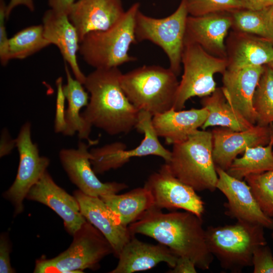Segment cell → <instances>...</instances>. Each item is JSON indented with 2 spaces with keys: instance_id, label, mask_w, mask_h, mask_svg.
Here are the masks:
<instances>
[{
  "instance_id": "36",
  "label": "cell",
  "mask_w": 273,
  "mask_h": 273,
  "mask_svg": "<svg viewBox=\"0 0 273 273\" xmlns=\"http://www.w3.org/2000/svg\"><path fill=\"white\" fill-rule=\"evenodd\" d=\"M7 6L4 0H0V60L3 66H6L9 57V40L5 22L7 20Z\"/></svg>"
},
{
  "instance_id": "42",
  "label": "cell",
  "mask_w": 273,
  "mask_h": 273,
  "mask_svg": "<svg viewBox=\"0 0 273 273\" xmlns=\"http://www.w3.org/2000/svg\"><path fill=\"white\" fill-rule=\"evenodd\" d=\"M247 9H262L273 6V0H240Z\"/></svg>"
},
{
  "instance_id": "22",
  "label": "cell",
  "mask_w": 273,
  "mask_h": 273,
  "mask_svg": "<svg viewBox=\"0 0 273 273\" xmlns=\"http://www.w3.org/2000/svg\"><path fill=\"white\" fill-rule=\"evenodd\" d=\"M42 20L44 37L50 44L58 48L75 79L84 84L86 76L80 70L77 61L80 40L77 30L68 15L50 9L44 13Z\"/></svg>"
},
{
  "instance_id": "14",
  "label": "cell",
  "mask_w": 273,
  "mask_h": 273,
  "mask_svg": "<svg viewBox=\"0 0 273 273\" xmlns=\"http://www.w3.org/2000/svg\"><path fill=\"white\" fill-rule=\"evenodd\" d=\"M218 175L216 189L226 197L225 214L237 221L259 224L273 230V218L260 209L248 185L216 167Z\"/></svg>"
},
{
  "instance_id": "32",
  "label": "cell",
  "mask_w": 273,
  "mask_h": 273,
  "mask_svg": "<svg viewBox=\"0 0 273 273\" xmlns=\"http://www.w3.org/2000/svg\"><path fill=\"white\" fill-rule=\"evenodd\" d=\"M261 210L273 218V170L244 178Z\"/></svg>"
},
{
  "instance_id": "10",
  "label": "cell",
  "mask_w": 273,
  "mask_h": 273,
  "mask_svg": "<svg viewBox=\"0 0 273 273\" xmlns=\"http://www.w3.org/2000/svg\"><path fill=\"white\" fill-rule=\"evenodd\" d=\"M153 115L149 112L139 111L135 128L144 134L141 143L135 148L126 150L125 144L116 142L102 147L93 148L89 152L92 156L90 162L96 174H103L111 169L121 167L133 157L149 155L157 156L168 163L171 152L160 143L152 123Z\"/></svg>"
},
{
  "instance_id": "9",
  "label": "cell",
  "mask_w": 273,
  "mask_h": 273,
  "mask_svg": "<svg viewBox=\"0 0 273 273\" xmlns=\"http://www.w3.org/2000/svg\"><path fill=\"white\" fill-rule=\"evenodd\" d=\"M189 15L186 1L181 0L175 11L167 17H152L140 10L135 18L134 31L136 41H150L161 48L168 58L169 68L177 76L181 70Z\"/></svg>"
},
{
  "instance_id": "8",
  "label": "cell",
  "mask_w": 273,
  "mask_h": 273,
  "mask_svg": "<svg viewBox=\"0 0 273 273\" xmlns=\"http://www.w3.org/2000/svg\"><path fill=\"white\" fill-rule=\"evenodd\" d=\"M183 73L173 107L179 111L191 98H203L216 89L214 75L227 69V61L213 56L198 44L185 42L181 56Z\"/></svg>"
},
{
  "instance_id": "27",
  "label": "cell",
  "mask_w": 273,
  "mask_h": 273,
  "mask_svg": "<svg viewBox=\"0 0 273 273\" xmlns=\"http://www.w3.org/2000/svg\"><path fill=\"white\" fill-rule=\"evenodd\" d=\"M100 198L126 226L137 220L144 212L154 206L153 196L144 186L122 194L106 195Z\"/></svg>"
},
{
  "instance_id": "39",
  "label": "cell",
  "mask_w": 273,
  "mask_h": 273,
  "mask_svg": "<svg viewBox=\"0 0 273 273\" xmlns=\"http://www.w3.org/2000/svg\"><path fill=\"white\" fill-rule=\"evenodd\" d=\"M16 147V139H13L10 135L7 129L4 128L1 133L0 143L1 158L10 154Z\"/></svg>"
},
{
  "instance_id": "30",
  "label": "cell",
  "mask_w": 273,
  "mask_h": 273,
  "mask_svg": "<svg viewBox=\"0 0 273 273\" xmlns=\"http://www.w3.org/2000/svg\"><path fill=\"white\" fill-rule=\"evenodd\" d=\"M42 25H33L18 31L9 40V57L24 59L49 46Z\"/></svg>"
},
{
  "instance_id": "31",
  "label": "cell",
  "mask_w": 273,
  "mask_h": 273,
  "mask_svg": "<svg viewBox=\"0 0 273 273\" xmlns=\"http://www.w3.org/2000/svg\"><path fill=\"white\" fill-rule=\"evenodd\" d=\"M256 88L253 106L256 115V124L268 126L273 124V70L267 65Z\"/></svg>"
},
{
  "instance_id": "21",
  "label": "cell",
  "mask_w": 273,
  "mask_h": 273,
  "mask_svg": "<svg viewBox=\"0 0 273 273\" xmlns=\"http://www.w3.org/2000/svg\"><path fill=\"white\" fill-rule=\"evenodd\" d=\"M263 66L248 67L236 71L226 69L222 74L221 87L226 99L239 113L254 125L257 118L253 98Z\"/></svg>"
},
{
  "instance_id": "6",
  "label": "cell",
  "mask_w": 273,
  "mask_h": 273,
  "mask_svg": "<svg viewBox=\"0 0 273 273\" xmlns=\"http://www.w3.org/2000/svg\"><path fill=\"white\" fill-rule=\"evenodd\" d=\"M264 229L259 224L240 221L234 224L209 226L205 230L206 243L222 268L239 273L252 266L254 251L267 244Z\"/></svg>"
},
{
  "instance_id": "5",
  "label": "cell",
  "mask_w": 273,
  "mask_h": 273,
  "mask_svg": "<svg viewBox=\"0 0 273 273\" xmlns=\"http://www.w3.org/2000/svg\"><path fill=\"white\" fill-rule=\"evenodd\" d=\"M177 77L169 67L144 65L122 74L120 82L130 103L153 116L173 108L179 82Z\"/></svg>"
},
{
  "instance_id": "45",
  "label": "cell",
  "mask_w": 273,
  "mask_h": 273,
  "mask_svg": "<svg viewBox=\"0 0 273 273\" xmlns=\"http://www.w3.org/2000/svg\"><path fill=\"white\" fill-rule=\"evenodd\" d=\"M271 237L273 240V231L272 232L271 234Z\"/></svg>"
},
{
  "instance_id": "7",
  "label": "cell",
  "mask_w": 273,
  "mask_h": 273,
  "mask_svg": "<svg viewBox=\"0 0 273 273\" xmlns=\"http://www.w3.org/2000/svg\"><path fill=\"white\" fill-rule=\"evenodd\" d=\"M68 248L51 259L36 261L34 273H80L85 269H96L106 256L114 253L109 242L86 220L73 235Z\"/></svg>"
},
{
  "instance_id": "41",
  "label": "cell",
  "mask_w": 273,
  "mask_h": 273,
  "mask_svg": "<svg viewBox=\"0 0 273 273\" xmlns=\"http://www.w3.org/2000/svg\"><path fill=\"white\" fill-rule=\"evenodd\" d=\"M21 5L26 7L31 12L35 10L33 0H10L7 6V19L9 18L13 10L16 7Z\"/></svg>"
},
{
  "instance_id": "1",
  "label": "cell",
  "mask_w": 273,
  "mask_h": 273,
  "mask_svg": "<svg viewBox=\"0 0 273 273\" xmlns=\"http://www.w3.org/2000/svg\"><path fill=\"white\" fill-rule=\"evenodd\" d=\"M128 228L132 235L140 234L152 238L177 256L190 258L200 269H208L213 260L206 243L202 217L193 212L163 213L152 207Z\"/></svg>"
},
{
  "instance_id": "44",
  "label": "cell",
  "mask_w": 273,
  "mask_h": 273,
  "mask_svg": "<svg viewBox=\"0 0 273 273\" xmlns=\"http://www.w3.org/2000/svg\"><path fill=\"white\" fill-rule=\"evenodd\" d=\"M271 128H272V134H271V139L272 141V153H273V124H271Z\"/></svg>"
},
{
  "instance_id": "11",
  "label": "cell",
  "mask_w": 273,
  "mask_h": 273,
  "mask_svg": "<svg viewBox=\"0 0 273 273\" xmlns=\"http://www.w3.org/2000/svg\"><path fill=\"white\" fill-rule=\"evenodd\" d=\"M16 139L19 163L15 179L3 194L14 208V215L24 210L23 201L31 187L42 177L50 159L39 155L37 145L31 139V124L27 121L21 127Z\"/></svg>"
},
{
  "instance_id": "40",
  "label": "cell",
  "mask_w": 273,
  "mask_h": 273,
  "mask_svg": "<svg viewBox=\"0 0 273 273\" xmlns=\"http://www.w3.org/2000/svg\"><path fill=\"white\" fill-rule=\"evenodd\" d=\"M76 1V0H48V4L53 10L68 15L71 8Z\"/></svg>"
},
{
  "instance_id": "18",
  "label": "cell",
  "mask_w": 273,
  "mask_h": 273,
  "mask_svg": "<svg viewBox=\"0 0 273 273\" xmlns=\"http://www.w3.org/2000/svg\"><path fill=\"white\" fill-rule=\"evenodd\" d=\"M73 195L77 200L81 214L96 227L109 242L117 258L132 235L128 228L122 224L119 217L100 197L88 196L79 190Z\"/></svg>"
},
{
  "instance_id": "15",
  "label": "cell",
  "mask_w": 273,
  "mask_h": 273,
  "mask_svg": "<svg viewBox=\"0 0 273 273\" xmlns=\"http://www.w3.org/2000/svg\"><path fill=\"white\" fill-rule=\"evenodd\" d=\"M212 156L214 164L226 171L237 156L248 147L266 146L271 138V124H257L242 131L219 127L213 129Z\"/></svg>"
},
{
  "instance_id": "20",
  "label": "cell",
  "mask_w": 273,
  "mask_h": 273,
  "mask_svg": "<svg viewBox=\"0 0 273 273\" xmlns=\"http://www.w3.org/2000/svg\"><path fill=\"white\" fill-rule=\"evenodd\" d=\"M225 44L228 70L263 66L273 58V43L252 34L232 29Z\"/></svg>"
},
{
  "instance_id": "35",
  "label": "cell",
  "mask_w": 273,
  "mask_h": 273,
  "mask_svg": "<svg viewBox=\"0 0 273 273\" xmlns=\"http://www.w3.org/2000/svg\"><path fill=\"white\" fill-rule=\"evenodd\" d=\"M57 97L54 119V130L56 133L64 134L66 129L65 120V96L63 90V79L58 77L56 81Z\"/></svg>"
},
{
  "instance_id": "34",
  "label": "cell",
  "mask_w": 273,
  "mask_h": 273,
  "mask_svg": "<svg viewBox=\"0 0 273 273\" xmlns=\"http://www.w3.org/2000/svg\"><path fill=\"white\" fill-rule=\"evenodd\" d=\"M254 273H273V255L267 244L259 246L252 257Z\"/></svg>"
},
{
  "instance_id": "13",
  "label": "cell",
  "mask_w": 273,
  "mask_h": 273,
  "mask_svg": "<svg viewBox=\"0 0 273 273\" xmlns=\"http://www.w3.org/2000/svg\"><path fill=\"white\" fill-rule=\"evenodd\" d=\"M90 145L79 141L76 149L64 148L60 151V161L71 182L82 193L93 197L118 194L127 189L128 186L123 183H103L99 179L92 167Z\"/></svg>"
},
{
  "instance_id": "12",
  "label": "cell",
  "mask_w": 273,
  "mask_h": 273,
  "mask_svg": "<svg viewBox=\"0 0 273 273\" xmlns=\"http://www.w3.org/2000/svg\"><path fill=\"white\" fill-rule=\"evenodd\" d=\"M144 187L151 193L153 207L157 209H180L200 217L204 212V202L201 197L192 187L176 178L166 163L149 176Z\"/></svg>"
},
{
  "instance_id": "43",
  "label": "cell",
  "mask_w": 273,
  "mask_h": 273,
  "mask_svg": "<svg viewBox=\"0 0 273 273\" xmlns=\"http://www.w3.org/2000/svg\"><path fill=\"white\" fill-rule=\"evenodd\" d=\"M267 65L270 68L273 70V58L272 60L267 64Z\"/></svg>"
},
{
  "instance_id": "3",
  "label": "cell",
  "mask_w": 273,
  "mask_h": 273,
  "mask_svg": "<svg viewBox=\"0 0 273 273\" xmlns=\"http://www.w3.org/2000/svg\"><path fill=\"white\" fill-rule=\"evenodd\" d=\"M140 4H133L122 17L109 28L86 34L80 42L79 52L85 62L95 69L118 67L136 58L129 54L138 42L135 21Z\"/></svg>"
},
{
  "instance_id": "24",
  "label": "cell",
  "mask_w": 273,
  "mask_h": 273,
  "mask_svg": "<svg viewBox=\"0 0 273 273\" xmlns=\"http://www.w3.org/2000/svg\"><path fill=\"white\" fill-rule=\"evenodd\" d=\"M207 110L202 107L188 110L174 109L152 117V123L158 136L165 139L167 144L181 142L202 127L207 116Z\"/></svg>"
},
{
  "instance_id": "28",
  "label": "cell",
  "mask_w": 273,
  "mask_h": 273,
  "mask_svg": "<svg viewBox=\"0 0 273 273\" xmlns=\"http://www.w3.org/2000/svg\"><path fill=\"white\" fill-rule=\"evenodd\" d=\"M240 158H235L226 172L242 180L247 176L273 170L272 141L266 146L247 148Z\"/></svg>"
},
{
  "instance_id": "33",
  "label": "cell",
  "mask_w": 273,
  "mask_h": 273,
  "mask_svg": "<svg viewBox=\"0 0 273 273\" xmlns=\"http://www.w3.org/2000/svg\"><path fill=\"white\" fill-rule=\"evenodd\" d=\"M189 15L199 16L208 14L247 9L240 0H186Z\"/></svg>"
},
{
  "instance_id": "38",
  "label": "cell",
  "mask_w": 273,
  "mask_h": 273,
  "mask_svg": "<svg viewBox=\"0 0 273 273\" xmlns=\"http://www.w3.org/2000/svg\"><path fill=\"white\" fill-rule=\"evenodd\" d=\"M196 266L190 258L178 257L175 265L168 272L170 273H196Z\"/></svg>"
},
{
  "instance_id": "37",
  "label": "cell",
  "mask_w": 273,
  "mask_h": 273,
  "mask_svg": "<svg viewBox=\"0 0 273 273\" xmlns=\"http://www.w3.org/2000/svg\"><path fill=\"white\" fill-rule=\"evenodd\" d=\"M11 247L6 233L2 234L0 238V272L14 273L10 261Z\"/></svg>"
},
{
  "instance_id": "17",
  "label": "cell",
  "mask_w": 273,
  "mask_h": 273,
  "mask_svg": "<svg viewBox=\"0 0 273 273\" xmlns=\"http://www.w3.org/2000/svg\"><path fill=\"white\" fill-rule=\"evenodd\" d=\"M232 26V17L229 12L189 15L184 43L198 44L209 54L226 59L225 39Z\"/></svg>"
},
{
  "instance_id": "2",
  "label": "cell",
  "mask_w": 273,
  "mask_h": 273,
  "mask_svg": "<svg viewBox=\"0 0 273 273\" xmlns=\"http://www.w3.org/2000/svg\"><path fill=\"white\" fill-rule=\"evenodd\" d=\"M122 74L118 67L95 69L83 84L90 97L82 116L92 126L112 135L135 128L139 113L121 87Z\"/></svg>"
},
{
  "instance_id": "29",
  "label": "cell",
  "mask_w": 273,
  "mask_h": 273,
  "mask_svg": "<svg viewBox=\"0 0 273 273\" xmlns=\"http://www.w3.org/2000/svg\"><path fill=\"white\" fill-rule=\"evenodd\" d=\"M230 13L232 30L252 34L273 43V6L259 10L241 9Z\"/></svg>"
},
{
  "instance_id": "4",
  "label": "cell",
  "mask_w": 273,
  "mask_h": 273,
  "mask_svg": "<svg viewBox=\"0 0 273 273\" xmlns=\"http://www.w3.org/2000/svg\"><path fill=\"white\" fill-rule=\"evenodd\" d=\"M172 145L170 160L166 163L171 173L196 192L215 191L218 175L213 159L211 131L198 129Z\"/></svg>"
},
{
  "instance_id": "25",
  "label": "cell",
  "mask_w": 273,
  "mask_h": 273,
  "mask_svg": "<svg viewBox=\"0 0 273 273\" xmlns=\"http://www.w3.org/2000/svg\"><path fill=\"white\" fill-rule=\"evenodd\" d=\"M67 83L63 85V90L68 106L65 111L66 129L64 135L72 136L76 132L80 139L89 140L92 126L82 116L80 110L86 107L89 102L88 93L81 82L74 79L65 64Z\"/></svg>"
},
{
  "instance_id": "46",
  "label": "cell",
  "mask_w": 273,
  "mask_h": 273,
  "mask_svg": "<svg viewBox=\"0 0 273 273\" xmlns=\"http://www.w3.org/2000/svg\"><path fill=\"white\" fill-rule=\"evenodd\" d=\"M272 23H273V13H272Z\"/></svg>"
},
{
  "instance_id": "19",
  "label": "cell",
  "mask_w": 273,
  "mask_h": 273,
  "mask_svg": "<svg viewBox=\"0 0 273 273\" xmlns=\"http://www.w3.org/2000/svg\"><path fill=\"white\" fill-rule=\"evenodd\" d=\"M125 11L122 0H77L68 17L77 30L80 42L88 33L112 26Z\"/></svg>"
},
{
  "instance_id": "23",
  "label": "cell",
  "mask_w": 273,
  "mask_h": 273,
  "mask_svg": "<svg viewBox=\"0 0 273 273\" xmlns=\"http://www.w3.org/2000/svg\"><path fill=\"white\" fill-rule=\"evenodd\" d=\"M178 256L166 246L142 242L133 236L124 245L118 257L117 266L110 273H132L152 268L165 262L174 267Z\"/></svg>"
},
{
  "instance_id": "26",
  "label": "cell",
  "mask_w": 273,
  "mask_h": 273,
  "mask_svg": "<svg viewBox=\"0 0 273 273\" xmlns=\"http://www.w3.org/2000/svg\"><path fill=\"white\" fill-rule=\"evenodd\" d=\"M201 104L202 107L206 108L208 112V115L201 127L202 130L217 126L242 131L254 125L228 102L221 87H217L211 95L202 98Z\"/></svg>"
},
{
  "instance_id": "16",
  "label": "cell",
  "mask_w": 273,
  "mask_h": 273,
  "mask_svg": "<svg viewBox=\"0 0 273 273\" xmlns=\"http://www.w3.org/2000/svg\"><path fill=\"white\" fill-rule=\"evenodd\" d=\"M26 199L42 203L54 211L72 236L86 221L76 198L57 185L47 170L31 187Z\"/></svg>"
}]
</instances>
